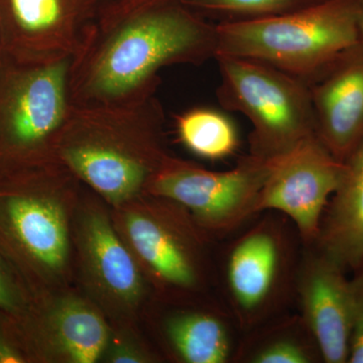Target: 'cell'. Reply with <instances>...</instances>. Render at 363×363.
<instances>
[{"label": "cell", "instance_id": "obj_21", "mask_svg": "<svg viewBox=\"0 0 363 363\" xmlns=\"http://www.w3.org/2000/svg\"><path fill=\"white\" fill-rule=\"evenodd\" d=\"M28 359L20 322L0 308V363H25Z\"/></svg>", "mask_w": 363, "mask_h": 363}, {"label": "cell", "instance_id": "obj_25", "mask_svg": "<svg viewBox=\"0 0 363 363\" xmlns=\"http://www.w3.org/2000/svg\"><path fill=\"white\" fill-rule=\"evenodd\" d=\"M4 58V43H2L1 30H0V65Z\"/></svg>", "mask_w": 363, "mask_h": 363}, {"label": "cell", "instance_id": "obj_2", "mask_svg": "<svg viewBox=\"0 0 363 363\" xmlns=\"http://www.w3.org/2000/svg\"><path fill=\"white\" fill-rule=\"evenodd\" d=\"M164 111L156 95L133 104L78 108L62 131L55 160L111 203L128 201L168 157Z\"/></svg>", "mask_w": 363, "mask_h": 363}, {"label": "cell", "instance_id": "obj_18", "mask_svg": "<svg viewBox=\"0 0 363 363\" xmlns=\"http://www.w3.org/2000/svg\"><path fill=\"white\" fill-rule=\"evenodd\" d=\"M180 142L196 156L220 161L233 156L240 147V135L225 114L207 107H197L175 117Z\"/></svg>", "mask_w": 363, "mask_h": 363}, {"label": "cell", "instance_id": "obj_11", "mask_svg": "<svg viewBox=\"0 0 363 363\" xmlns=\"http://www.w3.org/2000/svg\"><path fill=\"white\" fill-rule=\"evenodd\" d=\"M310 86L315 135L344 162L363 140V42L345 50Z\"/></svg>", "mask_w": 363, "mask_h": 363}, {"label": "cell", "instance_id": "obj_8", "mask_svg": "<svg viewBox=\"0 0 363 363\" xmlns=\"http://www.w3.org/2000/svg\"><path fill=\"white\" fill-rule=\"evenodd\" d=\"M344 162L309 136L283 156L269 160L257 211L283 215L304 245L316 242L325 210L342 179Z\"/></svg>", "mask_w": 363, "mask_h": 363}, {"label": "cell", "instance_id": "obj_19", "mask_svg": "<svg viewBox=\"0 0 363 363\" xmlns=\"http://www.w3.org/2000/svg\"><path fill=\"white\" fill-rule=\"evenodd\" d=\"M205 20L238 23L293 13L324 0H182Z\"/></svg>", "mask_w": 363, "mask_h": 363}, {"label": "cell", "instance_id": "obj_22", "mask_svg": "<svg viewBox=\"0 0 363 363\" xmlns=\"http://www.w3.org/2000/svg\"><path fill=\"white\" fill-rule=\"evenodd\" d=\"M350 279L351 333L348 363H363V264Z\"/></svg>", "mask_w": 363, "mask_h": 363}, {"label": "cell", "instance_id": "obj_20", "mask_svg": "<svg viewBox=\"0 0 363 363\" xmlns=\"http://www.w3.org/2000/svg\"><path fill=\"white\" fill-rule=\"evenodd\" d=\"M0 308L23 321L30 314L28 288L21 274L0 250Z\"/></svg>", "mask_w": 363, "mask_h": 363}, {"label": "cell", "instance_id": "obj_6", "mask_svg": "<svg viewBox=\"0 0 363 363\" xmlns=\"http://www.w3.org/2000/svg\"><path fill=\"white\" fill-rule=\"evenodd\" d=\"M274 214L241 233L224 257L226 298L247 332L274 316L295 285L298 262L295 264L292 236L279 214Z\"/></svg>", "mask_w": 363, "mask_h": 363}, {"label": "cell", "instance_id": "obj_15", "mask_svg": "<svg viewBox=\"0 0 363 363\" xmlns=\"http://www.w3.org/2000/svg\"><path fill=\"white\" fill-rule=\"evenodd\" d=\"M166 335L177 357L187 363H227L235 358L233 332L218 313L189 311L174 315Z\"/></svg>", "mask_w": 363, "mask_h": 363}, {"label": "cell", "instance_id": "obj_24", "mask_svg": "<svg viewBox=\"0 0 363 363\" xmlns=\"http://www.w3.org/2000/svg\"><path fill=\"white\" fill-rule=\"evenodd\" d=\"M359 32L360 39L363 42V0H360Z\"/></svg>", "mask_w": 363, "mask_h": 363}, {"label": "cell", "instance_id": "obj_7", "mask_svg": "<svg viewBox=\"0 0 363 363\" xmlns=\"http://www.w3.org/2000/svg\"><path fill=\"white\" fill-rule=\"evenodd\" d=\"M269 172V160L250 154L226 171H209L168 156L147 191L189 210L208 230L228 234L259 214Z\"/></svg>", "mask_w": 363, "mask_h": 363}, {"label": "cell", "instance_id": "obj_12", "mask_svg": "<svg viewBox=\"0 0 363 363\" xmlns=\"http://www.w3.org/2000/svg\"><path fill=\"white\" fill-rule=\"evenodd\" d=\"M125 233L138 257L162 283L178 290H195L201 274L194 245L180 227L147 213L126 215Z\"/></svg>", "mask_w": 363, "mask_h": 363}, {"label": "cell", "instance_id": "obj_10", "mask_svg": "<svg viewBox=\"0 0 363 363\" xmlns=\"http://www.w3.org/2000/svg\"><path fill=\"white\" fill-rule=\"evenodd\" d=\"M346 272L316 243L305 245L296 272L300 316L326 363L350 358L352 298Z\"/></svg>", "mask_w": 363, "mask_h": 363}, {"label": "cell", "instance_id": "obj_16", "mask_svg": "<svg viewBox=\"0 0 363 363\" xmlns=\"http://www.w3.org/2000/svg\"><path fill=\"white\" fill-rule=\"evenodd\" d=\"M234 359L248 363H315L321 354L301 316L253 329Z\"/></svg>", "mask_w": 363, "mask_h": 363}, {"label": "cell", "instance_id": "obj_14", "mask_svg": "<svg viewBox=\"0 0 363 363\" xmlns=\"http://www.w3.org/2000/svg\"><path fill=\"white\" fill-rule=\"evenodd\" d=\"M82 240L88 266L105 292L125 304L138 301L143 292L140 269L104 214L86 217Z\"/></svg>", "mask_w": 363, "mask_h": 363}, {"label": "cell", "instance_id": "obj_13", "mask_svg": "<svg viewBox=\"0 0 363 363\" xmlns=\"http://www.w3.org/2000/svg\"><path fill=\"white\" fill-rule=\"evenodd\" d=\"M343 162L315 243L346 272H355L363 264V140Z\"/></svg>", "mask_w": 363, "mask_h": 363}, {"label": "cell", "instance_id": "obj_5", "mask_svg": "<svg viewBox=\"0 0 363 363\" xmlns=\"http://www.w3.org/2000/svg\"><path fill=\"white\" fill-rule=\"evenodd\" d=\"M216 94L225 111L240 112L252 124L250 152L274 160L315 135L310 86L253 60L219 56Z\"/></svg>", "mask_w": 363, "mask_h": 363}, {"label": "cell", "instance_id": "obj_9", "mask_svg": "<svg viewBox=\"0 0 363 363\" xmlns=\"http://www.w3.org/2000/svg\"><path fill=\"white\" fill-rule=\"evenodd\" d=\"M104 6V0H0L4 56L35 64L73 59Z\"/></svg>", "mask_w": 363, "mask_h": 363}, {"label": "cell", "instance_id": "obj_26", "mask_svg": "<svg viewBox=\"0 0 363 363\" xmlns=\"http://www.w3.org/2000/svg\"><path fill=\"white\" fill-rule=\"evenodd\" d=\"M117 1H121V0H104V6H107V4H113V2H117Z\"/></svg>", "mask_w": 363, "mask_h": 363}, {"label": "cell", "instance_id": "obj_4", "mask_svg": "<svg viewBox=\"0 0 363 363\" xmlns=\"http://www.w3.org/2000/svg\"><path fill=\"white\" fill-rule=\"evenodd\" d=\"M72 59L0 65V178L51 164L74 109Z\"/></svg>", "mask_w": 363, "mask_h": 363}, {"label": "cell", "instance_id": "obj_3", "mask_svg": "<svg viewBox=\"0 0 363 363\" xmlns=\"http://www.w3.org/2000/svg\"><path fill=\"white\" fill-rule=\"evenodd\" d=\"M360 0H324L262 20L216 25V55L253 60L314 83L359 43Z\"/></svg>", "mask_w": 363, "mask_h": 363}, {"label": "cell", "instance_id": "obj_1", "mask_svg": "<svg viewBox=\"0 0 363 363\" xmlns=\"http://www.w3.org/2000/svg\"><path fill=\"white\" fill-rule=\"evenodd\" d=\"M216 43V25L182 0L107 4L82 50L72 59V102L88 108L156 95L162 69L215 59Z\"/></svg>", "mask_w": 363, "mask_h": 363}, {"label": "cell", "instance_id": "obj_23", "mask_svg": "<svg viewBox=\"0 0 363 363\" xmlns=\"http://www.w3.org/2000/svg\"><path fill=\"white\" fill-rule=\"evenodd\" d=\"M108 359L114 363H142L147 362V357L142 351L125 343H118L109 351Z\"/></svg>", "mask_w": 363, "mask_h": 363}, {"label": "cell", "instance_id": "obj_17", "mask_svg": "<svg viewBox=\"0 0 363 363\" xmlns=\"http://www.w3.org/2000/svg\"><path fill=\"white\" fill-rule=\"evenodd\" d=\"M51 327L60 350L72 362H97L108 341V330L102 318L77 300L65 301L57 308Z\"/></svg>", "mask_w": 363, "mask_h": 363}]
</instances>
